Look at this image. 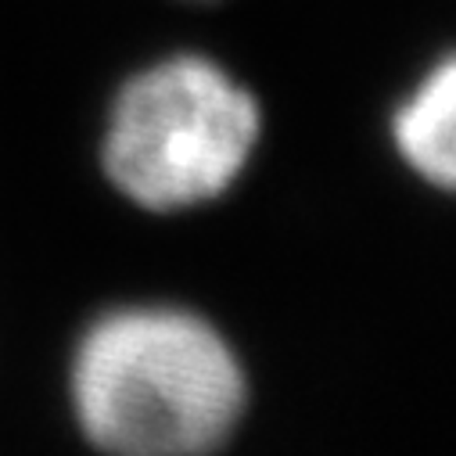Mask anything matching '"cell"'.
<instances>
[{
  "label": "cell",
  "instance_id": "6da1fadb",
  "mask_svg": "<svg viewBox=\"0 0 456 456\" xmlns=\"http://www.w3.org/2000/svg\"><path fill=\"white\" fill-rule=\"evenodd\" d=\"M79 431L119 456H198L245 417L248 381L208 320L183 309H116L94 320L69 367Z\"/></svg>",
  "mask_w": 456,
  "mask_h": 456
},
{
  "label": "cell",
  "instance_id": "7a4b0ae2",
  "mask_svg": "<svg viewBox=\"0 0 456 456\" xmlns=\"http://www.w3.org/2000/svg\"><path fill=\"white\" fill-rule=\"evenodd\" d=\"M259 134L256 94L201 54H176L119 86L101 141V169L134 205L183 212L238 183Z\"/></svg>",
  "mask_w": 456,
  "mask_h": 456
},
{
  "label": "cell",
  "instance_id": "3957f363",
  "mask_svg": "<svg viewBox=\"0 0 456 456\" xmlns=\"http://www.w3.org/2000/svg\"><path fill=\"white\" fill-rule=\"evenodd\" d=\"M392 144L399 159L431 187L456 183V61L442 54L417 90L392 111Z\"/></svg>",
  "mask_w": 456,
  "mask_h": 456
}]
</instances>
